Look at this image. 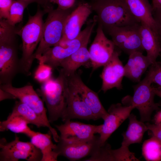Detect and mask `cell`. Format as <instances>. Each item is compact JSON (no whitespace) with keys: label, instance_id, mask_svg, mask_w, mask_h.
I'll list each match as a JSON object with an SVG mask.
<instances>
[{"label":"cell","instance_id":"f35d334b","mask_svg":"<svg viewBox=\"0 0 161 161\" xmlns=\"http://www.w3.org/2000/svg\"><path fill=\"white\" fill-rule=\"evenodd\" d=\"M151 6L153 11L161 8V0H151Z\"/></svg>","mask_w":161,"mask_h":161},{"label":"cell","instance_id":"60d3db41","mask_svg":"<svg viewBox=\"0 0 161 161\" xmlns=\"http://www.w3.org/2000/svg\"><path fill=\"white\" fill-rule=\"evenodd\" d=\"M50 3L52 2L55 3L57 0H46Z\"/></svg>","mask_w":161,"mask_h":161},{"label":"cell","instance_id":"b9f144b4","mask_svg":"<svg viewBox=\"0 0 161 161\" xmlns=\"http://www.w3.org/2000/svg\"><path fill=\"white\" fill-rule=\"evenodd\" d=\"M160 45H161V37L160 38ZM161 54V52L160 53V55Z\"/></svg>","mask_w":161,"mask_h":161},{"label":"cell","instance_id":"ba28073f","mask_svg":"<svg viewBox=\"0 0 161 161\" xmlns=\"http://www.w3.org/2000/svg\"><path fill=\"white\" fill-rule=\"evenodd\" d=\"M0 161H18L20 159L28 161H41V150L31 142L20 141L15 134V139L7 143L5 138L0 140Z\"/></svg>","mask_w":161,"mask_h":161},{"label":"cell","instance_id":"d6a6232c","mask_svg":"<svg viewBox=\"0 0 161 161\" xmlns=\"http://www.w3.org/2000/svg\"><path fill=\"white\" fill-rule=\"evenodd\" d=\"M24 3L27 7L30 4L35 2L43 7V9L47 13L53 9V6L50 2L46 0H16Z\"/></svg>","mask_w":161,"mask_h":161},{"label":"cell","instance_id":"4fadbf2b","mask_svg":"<svg viewBox=\"0 0 161 161\" xmlns=\"http://www.w3.org/2000/svg\"><path fill=\"white\" fill-rule=\"evenodd\" d=\"M92 11L89 3H80L67 18L63 37L58 45L65 46L68 42L76 38Z\"/></svg>","mask_w":161,"mask_h":161},{"label":"cell","instance_id":"7bdbcfd3","mask_svg":"<svg viewBox=\"0 0 161 161\" xmlns=\"http://www.w3.org/2000/svg\"><path fill=\"white\" fill-rule=\"evenodd\" d=\"M159 62L161 64V61H160Z\"/></svg>","mask_w":161,"mask_h":161},{"label":"cell","instance_id":"2e32d148","mask_svg":"<svg viewBox=\"0 0 161 161\" xmlns=\"http://www.w3.org/2000/svg\"><path fill=\"white\" fill-rule=\"evenodd\" d=\"M55 126L60 133V139L72 141L92 139L95 134L99 133L101 128V125H94L71 120Z\"/></svg>","mask_w":161,"mask_h":161},{"label":"cell","instance_id":"5b68a950","mask_svg":"<svg viewBox=\"0 0 161 161\" xmlns=\"http://www.w3.org/2000/svg\"><path fill=\"white\" fill-rule=\"evenodd\" d=\"M72 8L63 10L52 9L48 13L44 23L41 38L33 55L34 59H38L49 48L58 45L63 37L66 20Z\"/></svg>","mask_w":161,"mask_h":161},{"label":"cell","instance_id":"d590c367","mask_svg":"<svg viewBox=\"0 0 161 161\" xmlns=\"http://www.w3.org/2000/svg\"><path fill=\"white\" fill-rule=\"evenodd\" d=\"M153 16L157 24L159 38L161 37V8L153 11Z\"/></svg>","mask_w":161,"mask_h":161},{"label":"cell","instance_id":"8992f818","mask_svg":"<svg viewBox=\"0 0 161 161\" xmlns=\"http://www.w3.org/2000/svg\"><path fill=\"white\" fill-rule=\"evenodd\" d=\"M152 82L148 72L145 78L133 86L134 94L132 96L128 95L122 100L123 105H133L139 111L140 120L149 122L153 112L158 110L161 105L154 101L155 94Z\"/></svg>","mask_w":161,"mask_h":161},{"label":"cell","instance_id":"1f68e13d","mask_svg":"<svg viewBox=\"0 0 161 161\" xmlns=\"http://www.w3.org/2000/svg\"><path fill=\"white\" fill-rule=\"evenodd\" d=\"M13 0H0V19H7Z\"/></svg>","mask_w":161,"mask_h":161},{"label":"cell","instance_id":"74e56055","mask_svg":"<svg viewBox=\"0 0 161 161\" xmlns=\"http://www.w3.org/2000/svg\"><path fill=\"white\" fill-rule=\"evenodd\" d=\"M153 121L154 124L161 125V110L158 111L155 114Z\"/></svg>","mask_w":161,"mask_h":161},{"label":"cell","instance_id":"9c48e42d","mask_svg":"<svg viewBox=\"0 0 161 161\" xmlns=\"http://www.w3.org/2000/svg\"><path fill=\"white\" fill-rule=\"evenodd\" d=\"M140 23L111 28L106 31L116 47L129 55L134 52L143 53L140 33Z\"/></svg>","mask_w":161,"mask_h":161},{"label":"cell","instance_id":"603a6c76","mask_svg":"<svg viewBox=\"0 0 161 161\" xmlns=\"http://www.w3.org/2000/svg\"><path fill=\"white\" fill-rule=\"evenodd\" d=\"M88 43H86L79 48L61 63V69L64 75L68 77L76 73V70L82 66L89 62L90 57L87 48Z\"/></svg>","mask_w":161,"mask_h":161},{"label":"cell","instance_id":"277c9868","mask_svg":"<svg viewBox=\"0 0 161 161\" xmlns=\"http://www.w3.org/2000/svg\"><path fill=\"white\" fill-rule=\"evenodd\" d=\"M89 4L97 14V23L103 30L140 23L132 14L125 0H92Z\"/></svg>","mask_w":161,"mask_h":161},{"label":"cell","instance_id":"4316f807","mask_svg":"<svg viewBox=\"0 0 161 161\" xmlns=\"http://www.w3.org/2000/svg\"><path fill=\"white\" fill-rule=\"evenodd\" d=\"M142 154L146 161H161V142L152 136L143 142Z\"/></svg>","mask_w":161,"mask_h":161},{"label":"cell","instance_id":"7c38bea8","mask_svg":"<svg viewBox=\"0 0 161 161\" xmlns=\"http://www.w3.org/2000/svg\"><path fill=\"white\" fill-rule=\"evenodd\" d=\"M99 137L84 141H69L60 139L53 151L71 161L79 160L90 155L99 146Z\"/></svg>","mask_w":161,"mask_h":161},{"label":"cell","instance_id":"d6986e66","mask_svg":"<svg viewBox=\"0 0 161 161\" xmlns=\"http://www.w3.org/2000/svg\"><path fill=\"white\" fill-rule=\"evenodd\" d=\"M133 16L140 23L150 27L158 35L156 23L148 0H125Z\"/></svg>","mask_w":161,"mask_h":161},{"label":"cell","instance_id":"ffe728a7","mask_svg":"<svg viewBox=\"0 0 161 161\" xmlns=\"http://www.w3.org/2000/svg\"><path fill=\"white\" fill-rule=\"evenodd\" d=\"M143 53L134 52L130 54L124 66V76L133 82H139L142 75L152 64L148 57Z\"/></svg>","mask_w":161,"mask_h":161},{"label":"cell","instance_id":"4dcf8cb0","mask_svg":"<svg viewBox=\"0 0 161 161\" xmlns=\"http://www.w3.org/2000/svg\"><path fill=\"white\" fill-rule=\"evenodd\" d=\"M148 72L149 74L152 83H154L161 88V64L156 62L149 66Z\"/></svg>","mask_w":161,"mask_h":161},{"label":"cell","instance_id":"ab89813d","mask_svg":"<svg viewBox=\"0 0 161 161\" xmlns=\"http://www.w3.org/2000/svg\"><path fill=\"white\" fill-rule=\"evenodd\" d=\"M153 90L155 95L161 98V88L158 86L157 87H153Z\"/></svg>","mask_w":161,"mask_h":161},{"label":"cell","instance_id":"3957f363","mask_svg":"<svg viewBox=\"0 0 161 161\" xmlns=\"http://www.w3.org/2000/svg\"><path fill=\"white\" fill-rule=\"evenodd\" d=\"M38 5L35 15L29 14L26 24L20 30L17 34L22 41V55L20 59V73L26 76L31 75L30 70L34 60L33 58L34 51L39 43L42 35L44 24L43 18L47 12L41 10Z\"/></svg>","mask_w":161,"mask_h":161},{"label":"cell","instance_id":"ac0fdd59","mask_svg":"<svg viewBox=\"0 0 161 161\" xmlns=\"http://www.w3.org/2000/svg\"><path fill=\"white\" fill-rule=\"evenodd\" d=\"M69 85L68 103L61 117L62 120L64 122L75 119L97 120L80 94L69 83Z\"/></svg>","mask_w":161,"mask_h":161},{"label":"cell","instance_id":"f1b7e54d","mask_svg":"<svg viewBox=\"0 0 161 161\" xmlns=\"http://www.w3.org/2000/svg\"><path fill=\"white\" fill-rule=\"evenodd\" d=\"M27 6L22 2L16 0H13L10 7L9 15L6 19L11 25H15L22 21L24 12Z\"/></svg>","mask_w":161,"mask_h":161},{"label":"cell","instance_id":"836d02e7","mask_svg":"<svg viewBox=\"0 0 161 161\" xmlns=\"http://www.w3.org/2000/svg\"><path fill=\"white\" fill-rule=\"evenodd\" d=\"M151 136H154L161 142V125L151 124L149 122L145 123Z\"/></svg>","mask_w":161,"mask_h":161},{"label":"cell","instance_id":"e0dca14e","mask_svg":"<svg viewBox=\"0 0 161 161\" xmlns=\"http://www.w3.org/2000/svg\"><path fill=\"white\" fill-rule=\"evenodd\" d=\"M69 84L80 94L97 120H104L108 114L97 93L87 86L76 73L67 77Z\"/></svg>","mask_w":161,"mask_h":161},{"label":"cell","instance_id":"cb8c5ba5","mask_svg":"<svg viewBox=\"0 0 161 161\" xmlns=\"http://www.w3.org/2000/svg\"><path fill=\"white\" fill-rule=\"evenodd\" d=\"M128 118V127L122 134L123 138L121 145L128 147L131 144L141 143L145 133L148 131L146 124L138 120L134 114H131Z\"/></svg>","mask_w":161,"mask_h":161},{"label":"cell","instance_id":"30bf717a","mask_svg":"<svg viewBox=\"0 0 161 161\" xmlns=\"http://www.w3.org/2000/svg\"><path fill=\"white\" fill-rule=\"evenodd\" d=\"M115 47L112 41L106 36L102 27L98 24L96 36L89 50L93 70L103 66L108 62Z\"/></svg>","mask_w":161,"mask_h":161},{"label":"cell","instance_id":"5bb4252c","mask_svg":"<svg viewBox=\"0 0 161 161\" xmlns=\"http://www.w3.org/2000/svg\"><path fill=\"white\" fill-rule=\"evenodd\" d=\"M0 88L13 95L22 103L32 109L44 121L50 124L43 101L33 86L27 85L17 88L12 84L0 85Z\"/></svg>","mask_w":161,"mask_h":161},{"label":"cell","instance_id":"e575fe53","mask_svg":"<svg viewBox=\"0 0 161 161\" xmlns=\"http://www.w3.org/2000/svg\"><path fill=\"white\" fill-rule=\"evenodd\" d=\"M76 0H57L55 3L57 4L58 8L66 10L72 8L74 6Z\"/></svg>","mask_w":161,"mask_h":161},{"label":"cell","instance_id":"9a60e30c","mask_svg":"<svg viewBox=\"0 0 161 161\" xmlns=\"http://www.w3.org/2000/svg\"><path fill=\"white\" fill-rule=\"evenodd\" d=\"M120 54V51L115 49L110 59L103 66L100 75L102 80L101 90L104 93L114 88L118 90L122 89L125 72L124 66L119 58Z\"/></svg>","mask_w":161,"mask_h":161},{"label":"cell","instance_id":"44dd1931","mask_svg":"<svg viewBox=\"0 0 161 161\" xmlns=\"http://www.w3.org/2000/svg\"><path fill=\"white\" fill-rule=\"evenodd\" d=\"M140 31L142 46L152 64L156 62L161 52L159 36L150 27L143 24L141 23Z\"/></svg>","mask_w":161,"mask_h":161},{"label":"cell","instance_id":"52a82bcc","mask_svg":"<svg viewBox=\"0 0 161 161\" xmlns=\"http://www.w3.org/2000/svg\"><path fill=\"white\" fill-rule=\"evenodd\" d=\"M97 23V19H93L81 31L78 36L68 42L65 46L59 45L51 47L38 59L39 64H45L55 69L60 66L61 62L75 52L81 46L88 43L93 29Z\"/></svg>","mask_w":161,"mask_h":161},{"label":"cell","instance_id":"7402d4cb","mask_svg":"<svg viewBox=\"0 0 161 161\" xmlns=\"http://www.w3.org/2000/svg\"><path fill=\"white\" fill-rule=\"evenodd\" d=\"M10 114L21 116L29 124L35 125L38 128L48 127L52 134L54 141L57 143L59 141L60 136L50 124L46 122L32 109L20 100L16 101L12 112Z\"/></svg>","mask_w":161,"mask_h":161},{"label":"cell","instance_id":"83f0119b","mask_svg":"<svg viewBox=\"0 0 161 161\" xmlns=\"http://www.w3.org/2000/svg\"><path fill=\"white\" fill-rule=\"evenodd\" d=\"M85 161H117L118 154L117 149H112L111 146L106 142L98 146Z\"/></svg>","mask_w":161,"mask_h":161},{"label":"cell","instance_id":"484cf974","mask_svg":"<svg viewBox=\"0 0 161 161\" xmlns=\"http://www.w3.org/2000/svg\"><path fill=\"white\" fill-rule=\"evenodd\" d=\"M29 124L21 116L10 114L6 120L0 122V131L10 130L16 133L24 134L31 138L37 132L31 130L28 126Z\"/></svg>","mask_w":161,"mask_h":161},{"label":"cell","instance_id":"8fae6325","mask_svg":"<svg viewBox=\"0 0 161 161\" xmlns=\"http://www.w3.org/2000/svg\"><path fill=\"white\" fill-rule=\"evenodd\" d=\"M135 108L133 105L125 106L120 103L112 104L109 108L108 114L101 124L99 134L98 143L101 146L105 143L111 134L128 118Z\"/></svg>","mask_w":161,"mask_h":161},{"label":"cell","instance_id":"6da1fadb","mask_svg":"<svg viewBox=\"0 0 161 161\" xmlns=\"http://www.w3.org/2000/svg\"><path fill=\"white\" fill-rule=\"evenodd\" d=\"M18 30L6 19H0V85L12 84L15 77L20 73Z\"/></svg>","mask_w":161,"mask_h":161},{"label":"cell","instance_id":"d4e9b609","mask_svg":"<svg viewBox=\"0 0 161 161\" xmlns=\"http://www.w3.org/2000/svg\"><path fill=\"white\" fill-rule=\"evenodd\" d=\"M52 134L49 131L46 134L36 132V134L31 138V142L41 151L42 157L41 161H56L58 154L53 150L56 145L54 144L52 140Z\"/></svg>","mask_w":161,"mask_h":161},{"label":"cell","instance_id":"8d00e7d4","mask_svg":"<svg viewBox=\"0 0 161 161\" xmlns=\"http://www.w3.org/2000/svg\"><path fill=\"white\" fill-rule=\"evenodd\" d=\"M16 99V97L11 93L5 91L0 88V101L6 99Z\"/></svg>","mask_w":161,"mask_h":161},{"label":"cell","instance_id":"f546056e","mask_svg":"<svg viewBox=\"0 0 161 161\" xmlns=\"http://www.w3.org/2000/svg\"><path fill=\"white\" fill-rule=\"evenodd\" d=\"M45 64H39L34 75V78L39 82L43 83L52 78V69Z\"/></svg>","mask_w":161,"mask_h":161},{"label":"cell","instance_id":"7a4b0ae2","mask_svg":"<svg viewBox=\"0 0 161 161\" xmlns=\"http://www.w3.org/2000/svg\"><path fill=\"white\" fill-rule=\"evenodd\" d=\"M56 78L52 77L42 83L37 92L47 107L48 120L53 123L61 118L67 106L69 94L67 77L60 69Z\"/></svg>","mask_w":161,"mask_h":161}]
</instances>
